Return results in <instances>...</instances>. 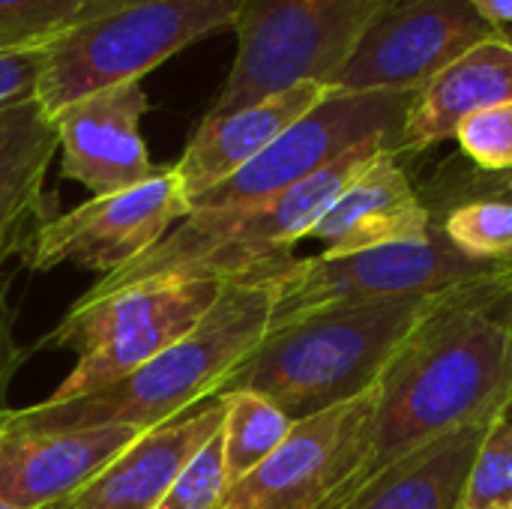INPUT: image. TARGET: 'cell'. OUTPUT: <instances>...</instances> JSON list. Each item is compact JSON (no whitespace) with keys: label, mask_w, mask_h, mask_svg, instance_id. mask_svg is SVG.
<instances>
[{"label":"cell","mask_w":512,"mask_h":509,"mask_svg":"<svg viewBox=\"0 0 512 509\" xmlns=\"http://www.w3.org/2000/svg\"><path fill=\"white\" fill-rule=\"evenodd\" d=\"M512 264L468 288L435 315L390 363L375 411L357 441L354 468L324 509H339L396 462L512 402Z\"/></svg>","instance_id":"1"},{"label":"cell","mask_w":512,"mask_h":509,"mask_svg":"<svg viewBox=\"0 0 512 509\" xmlns=\"http://www.w3.org/2000/svg\"><path fill=\"white\" fill-rule=\"evenodd\" d=\"M468 288L330 306L270 324L264 342L228 375L219 396L258 393L294 423L345 405L369 393L405 345Z\"/></svg>","instance_id":"2"},{"label":"cell","mask_w":512,"mask_h":509,"mask_svg":"<svg viewBox=\"0 0 512 509\" xmlns=\"http://www.w3.org/2000/svg\"><path fill=\"white\" fill-rule=\"evenodd\" d=\"M273 288L261 276L228 279L201 324L123 381L60 405L0 411V423L27 432H72L96 426H132L150 432L201 402L264 342L273 324Z\"/></svg>","instance_id":"3"},{"label":"cell","mask_w":512,"mask_h":509,"mask_svg":"<svg viewBox=\"0 0 512 509\" xmlns=\"http://www.w3.org/2000/svg\"><path fill=\"white\" fill-rule=\"evenodd\" d=\"M387 150H399V141L372 138L279 195L225 210H192L147 255L102 276L81 300H96L162 273H201L219 279L273 273L294 258L291 249L300 240H309V231L330 204Z\"/></svg>","instance_id":"4"},{"label":"cell","mask_w":512,"mask_h":509,"mask_svg":"<svg viewBox=\"0 0 512 509\" xmlns=\"http://www.w3.org/2000/svg\"><path fill=\"white\" fill-rule=\"evenodd\" d=\"M228 279L201 273H162L96 300H78L39 342L78 351L72 375L45 399L60 405L99 393L138 372L213 309Z\"/></svg>","instance_id":"5"},{"label":"cell","mask_w":512,"mask_h":509,"mask_svg":"<svg viewBox=\"0 0 512 509\" xmlns=\"http://www.w3.org/2000/svg\"><path fill=\"white\" fill-rule=\"evenodd\" d=\"M243 0H108L45 45L36 99L54 117L99 90L141 81L201 36L234 27Z\"/></svg>","instance_id":"6"},{"label":"cell","mask_w":512,"mask_h":509,"mask_svg":"<svg viewBox=\"0 0 512 509\" xmlns=\"http://www.w3.org/2000/svg\"><path fill=\"white\" fill-rule=\"evenodd\" d=\"M393 0H243L237 57L207 111H240L303 81L327 84Z\"/></svg>","instance_id":"7"},{"label":"cell","mask_w":512,"mask_h":509,"mask_svg":"<svg viewBox=\"0 0 512 509\" xmlns=\"http://www.w3.org/2000/svg\"><path fill=\"white\" fill-rule=\"evenodd\" d=\"M510 264L462 255L444 234L348 255L291 258L261 279L273 288V324L330 306L378 303L468 288L501 276Z\"/></svg>","instance_id":"8"},{"label":"cell","mask_w":512,"mask_h":509,"mask_svg":"<svg viewBox=\"0 0 512 509\" xmlns=\"http://www.w3.org/2000/svg\"><path fill=\"white\" fill-rule=\"evenodd\" d=\"M417 93L420 90H330L324 102L288 126L261 156L195 198L192 210H225L264 201L372 138H393L402 144V129Z\"/></svg>","instance_id":"9"},{"label":"cell","mask_w":512,"mask_h":509,"mask_svg":"<svg viewBox=\"0 0 512 509\" xmlns=\"http://www.w3.org/2000/svg\"><path fill=\"white\" fill-rule=\"evenodd\" d=\"M189 213V195L171 165L132 189L99 195L69 213H57L39 228L24 261L33 270H51L69 261L111 276L147 255Z\"/></svg>","instance_id":"10"},{"label":"cell","mask_w":512,"mask_h":509,"mask_svg":"<svg viewBox=\"0 0 512 509\" xmlns=\"http://www.w3.org/2000/svg\"><path fill=\"white\" fill-rule=\"evenodd\" d=\"M504 33L468 0H393L330 87L345 93L423 90L465 51Z\"/></svg>","instance_id":"11"},{"label":"cell","mask_w":512,"mask_h":509,"mask_svg":"<svg viewBox=\"0 0 512 509\" xmlns=\"http://www.w3.org/2000/svg\"><path fill=\"white\" fill-rule=\"evenodd\" d=\"M378 384L345 405L297 420L279 450L228 489L222 509H324L354 468Z\"/></svg>","instance_id":"12"},{"label":"cell","mask_w":512,"mask_h":509,"mask_svg":"<svg viewBox=\"0 0 512 509\" xmlns=\"http://www.w3.org/2000/svg\"><path fill=\"white\" fill-rule=\"evenodd\" d=\"M150 99L141 81H126L84 96L54 114L60 138V174L99 195L132 189L162 171L147 153L141 117Z\"/></svg>","instance_id":"13"},{"label":"cell","mask_w":512,"mask_h":509,"mask_svg":"<svg viewBox=\"0 0 512 509\" xmlns=\"http://www.w3.org/2000/svg\"><path fill=\"white\" fill-rule=\"evenodd\" d=\"M141 435L132 426L27 432L0 423V498L18 509L60 507Z\"/></svg>","instance_id":"14"},{"label":"cell","mask_w":512,"mask_h":509,"mask_svg":"<svg viewBox=\"0 0 512 509\" xmlns=\"http://www.w3.org/2000/svg\"><path fill=\"white\" fill-rule=\"evenodd\" d=\"M222 423L225 405L213 396L198 408L144 432L57 509H156L195 453L219 435Z\"/></svg>","instance_id":"15"},{"label":"cell","mask_w":512,"mask_h":509,"mask_svg":"<svg viewBox=\"0 0 512 509\" xmlns=\"http://www.w3.org/2000/svg\"><path fill=\"white\" fill-rule=\"evenodd\" d=\"M432 237V216L399 165V150L381 153L321 216L309 240L321 255H348Z\"/></svg>","instance_id":"16"},{"label":"cell","mask_w":512,"mask_h":509,"mask_svg":"<svg viewBox=\"0 0 512 509\" xmlns=\"http://www.w3.org/2000/svg\"><path fill=\"white\" fill-rule=\"evenodd\" d=\"M330 90L333 87L327 84L303 81L240 111L219 117L207 114L174 165L189 195V204L234 177L255 156H261L288 126H294L318 102H324Z\"/></svg>","instance_id":"17"},{"label":"cell","mask_w":512,"mask_h":509,"mask_svg":"<svg viewBox=\"0 0 512 509\" xmlns=\"http://www.w3.org/2000/svg\"><path fill=\"white\" fill-rule=\"evenodd\" d=\"M60 150L54 117L39 99L0 114V279L9 258H27L39 228L54 219L45 174Z\"/></svg>","instance_id":"18"},{"label":"cell","mask_w":512,"mask_h":509,"mask_svg":"<svg viewBox=\"0 0 512 509\" xmlns=\"http://www.w3.org/2000/svg\"><path fill=\"white\" fill-rule=\"evenodd\" d=\"M504 102H512L510 33L474 45L417 93L399 150H426L450 141L465 117Z\"/></svg>","instance_id":"19"},{"label":"cell","mask_w":512,"mask_h":509,"mask_svg":"<svg viewBox=\"0 0 512 509\" xmlns=\"http://www.w3.org/2000/svg\"><path fill=\"white\" fill-rule=\"evenodd\" d=\"M507 405L483 411L480 417L396 462L339 509H459L474 459L495 417Z\"/></svg>","instance_id":"20"},{"label":"cell","mask_w":512,"mask_h":509,"mask_svg":"<svg viewBox=\"0 0 512 509\" xmlns=\"http://www.w3.org/2000/svg\"><path fill=\"white\" fill-rule=\"evenodd\" d=\"M219 399L225 405L222 453H225V477L231 489L279 450L294 420L279 405L249 390L222 393Z\"/></svg>","instance_id":"21"},{"label":"cell","mask_w":512,"mask_h":509,"mask_svg":"<svg viewBox=\"0 0 512 509\" xmlns=\"http://www.w3.org/2000/svg\"><path fill=\"white\" fill-rule=\"evenodd\" d=\"M108 0H0V51L45 48Z\"/></svg>","instance_id":"22"},{"label":"cell","mask_w":512,"mask_h":509,"mask_svg":"<svg viewBox=\"0 0 512 509\" xmlns=\"http://www.w3.org/2000/svg\"><path fill=\"white\" fill-rule=\"evenodd\" d=\"M441 234L468 258L504 264L512 255V201H465L444 219Z\"/></svg>","instance_id":"23"},{"label":"cell","mask_w":512,"mask_h":509,"mask_svg":"<svg viewBox=\"0 0 512 509\" xmlns=\"http://www.w3.org/2000/svg\"><path fill=\"white\" fill-rule=\"evenodd\" d=\"M501 504H512V402L495 417L474 459L459 509H492Z\"/></svg>","instance_id":"24"},{"label":"cell","mask_w":512,"mask_h":509,"mask_svg":"<svg viewBox=\"0 0 512 509\" xmlns=\"http://www.w3.org/2000/svg\"><path fill=\"white\" fill-rule=\"evenodd\" d=\"M228 495L225 477V453H222V429L213 435L195 459L180 471V477L165 492L156 509H222Z\"/></svg>","instance_id":"25"},{"label":"cell","mask_w":512,"mask_h":509,"mask_svg":"<svg viewBox=\"0 0 512 509\" xmlns=\"http://www.w3.org/2000/svg\"><path fill=\"white\" fill-rule=\"evenodd\" d=\"M456 141L483 171L512 174V102L465 117L456 129Z\"/></svg>","instance_id":"26"},{"label":"cell","mask_w":512,"mask_h":509,"mask_svg":"<svg viewBox=\"0 0 512 509\" xmlns=\"http://www.w3.org/2000/svg\"><path fill=\"white\" fill-rule=\"evenodd\" d=\"M42 63H45V48L0 51V114L36 99Z\"/></svg>","instance_id":"27"},{"label":"cell","mask_w":512,"mask_h":509,"mask_svg":"<svg viewBox=\"0 0 512 509\" xmlns=\"http://www.w3.org/2000/svg\"><path fill=\"white\" fill-rule=\"evenodd\" d=\"M9 282L12 276L0 279V411L9 408L6 405L9 384L21 369V363L27 360V348H21V342L15 339V309L9 303Z\"/></svg>","instance_id":"28"},{"label":"cell","mask_w":512,"mask_h":509,"mask_svg":"<svg viewBox=\"0 0 512 509\" xmlns=\"http://www.w3.org/2000/svg\"><path fill=\"white\" fill-rule=\"evenodd\" d=\"M480 15H486L495 24H512V0H468Z\"/></svg>","instance_id":"29"},{"label":"cell","mask_w":512,"mask_h":509,"mask_svg":"<svg viewBox=\"0 0 512 509\" xmlns=\"http://www.w3.org/2000/svg\"><path fill=\"white\" fill-rule=\"evenodd\" d=\"M507 321H510V330H512V282H510V294H507Z\"/></svg>","instance_id":"30"},{"label":"cell","mask_w":512,"mask_h":509,"mask_svg":"<svg viewBox=\"0 0 512 509\" xmlns=\"http://www.w3.org/2000/svg\"><path fill=\"white\" fill-rule=\"evenodd\" d=\"M504 186L512 192V174H504Z\"/></svg>","instance_id":"31"},{"label":"cell","mask_w":512,"mask_h":509,"mask_svg":"<svg viewBox=\"0 0 512 509\" xmlns=\"http://www.w3.org/2000/svg\"><path fill=\"white\" fill-rule=\"evenodd\" d=\"M0 509H18V507H12V504H6V501L0 498ZM51 509H57V507H51Z\"/></svg>","instance_id":"32"},{"label":"cell","mask_w":512,"mask_h":509,"mask_svg":"<svg viewBox=\"0 0 512 509\" xmlns=\"http://www.w3.org/2000/svg\"><path fill=\"white\" fill-rule=\"evenodd\" d=\"M492 509H512V504H501V507H492Z\"/></svg>","instance_id":"33"}]
</instances>
